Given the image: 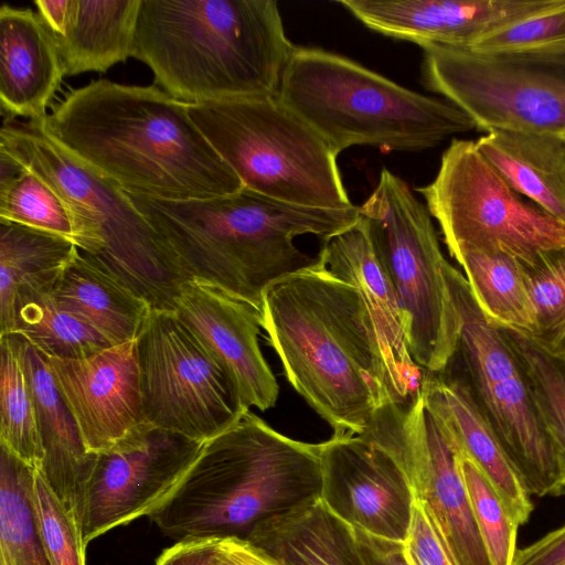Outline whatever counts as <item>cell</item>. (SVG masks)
Instances as JSON below:
<instances>
[{
    "mask_svg": "<svg viewBox=\"0 0 565 565\" xmlns=\"http://www.w3.org/2000/svg\"><path fill=\"white\" fill-rule=\"evenodd\" d=\"M174 307L225 366L246 408L266 411L276 404L279 386L258 341L260 309L199 277L183 282Z\"/></svg>",
    "mask_w": 565,
    "mask_h": 565,
    "instance_id": "obj_18",
    "label": "cell"
},
{
    "mask_svg": "<svg viewBox=\"0 0 565 565\" xmlns=\"http://www.w3.org/2000/svg\"><path fill=\"white\" fill-rule=\"evenodd\" d=\"M262 328L291 386L334 435H362L393 404L358 289L320 262L266 289Z\"/></svg>",
    "mask_w": 565,
    "mask_h": 565,
    "instance_id": "obj_2",
    "label": "cell"
},
{
    "mask_svg": "<svg viewBox=\"0 0 565 565\" xmlns=\"http://www.w3.org/2000/svg\"><path fill=\"white\" fill-rule=\"evenodd\" d=\"M319 448L327 509L353 529L404 543L415 498L393 455L366 434H333Z\"/></svg>",
    "mask_w": 565,
    "mask_h": 565,
    "instance_id": "obj_16",
    "label": "cell"
},
{
    "mask_svg": "<svg viewBox=\"0 0 565 565\" xmlns=\"http://www.w3.org/2000/svg\"><path fill=\"white\" fill-rule=\"evenodd\" d=\"M64 71L58 52L36 12L0 8V105L3 116L42 119Z\"/></svg>",
    "mask_w": 565,
    "mask_h": 565,
    "instance_id": "obj_24",
    "label": "cell"
},
{
    "mask_svg": "<svg viewBox=\"0 0 565 565\" xmlns=\"http://www.w3.org/2000/svg\"><path fill=\"white\" fill-rule=\"evenodd\" d=\"M203 444L147 424L113 450L97 455L85 492L84 544L157 511L175 491Z\"/></svg>",
    "mask_w": 565,
    "mask_h": 565,
    "instance_id": "obj_15",
    "label": "cell"
},
{
    "mask_svg": "<svg viewBox=\"0 0 565 565\" xmlns=\"http://www.w3.org/2000/svg\"><path fill=\"white\" fill-rule=\"evenodd\" d=\"M12 335L36 409L44 452L38 470L81 525L86 487L97 455L86 450L42 354L21 337Z\"/></svg>",
    "mask_w": 565,
    "mask_h": 565,
    "instance_id": "obj_22",
    "label": "cell"
},
{
    "mask_svg": "<svg viewBox=\"0 0 565 565\" xmlns=\"http://www.w3.org/2000/svg\"><path fill=\"white\" fill-rule=\"evenodd\" d=\"M447 284L460 319L459 373L529 495L564 492L553 444L522 371L499 326L477 303L463 275L447 263Z\"/></svg>",
    "mask_w": 565,
    "mask_h": 565,
    "instance_id": "obj_10",
    "label": "cell"
},
{
    "mask_svg": "<svg viewBox=\"0 0 565 565\" xmlns=\"http://www.w3.org/2000/svg\"><path fill=\"white\" fill-rule=\"evenodd\" d=\"M127 194L189 279L213 281L260 310L268 287L319 263L297 247L296 237L324 239L360 218V206H301L245 186L188 201Z\"/></svg>",
    "mask_w": 565,
    "mask_h": 565,
    "instance_id": "obj_3",
    "label": "cell"
},
{
    "mask_svg": "<svg viewBox=\"0 0 565 565\" xmlns=\"http://www.w3.org/2000/svg\"><path fill=\"white\" fill-rule=\"evenodd\" d=\"M404 546L411 565H456L439 540L424 508L416 501Z\"/></svg>",
    "mask_w": 565,
    "mask_h": 565,
    "instance_id": "obj_39",
    "label": "cell"
},
{
    "mask_svg": "<svg viewBox=\"0 0 565 565\" xmlns=\"http://www.w3.org/2000/svg\"><path fill=\"white\" fill-rule=\"evenodd\" d=\"M463 268L471 292L497 326L529 335L535 324L520 262L502 253L462 252L454 257Z\"/></svg>",
    "mask_w": 565,
    "mask_h": 565,
    "instance_id": "obj_29",
    "label": "cell"
},
{
    "mask_svg": "<svg viewBox=\"0 0 565 565\" xmlns=\"http://www.w3.org/2000/svg\"><path fill=\"white\" fill-rule=\"evenodd\" d=\"M154 565H212V542L180 541L162 551Z\"/></svg>",
    "mask_w": 565,
    "mask_h": 565,
    "instance_id": "obj_43",
    "label": "cell"
},
{
    "mask_svg": "<svg viewBox=\"0 0 565 565\" xmlns=\"http://www.w3.org/2000/svg\"><path fill=\"white\" fill-rule=\"evenodd\" d=\"M15 334L42 355L84 359L113 344L95 328L63 309L50 294L28 298L15 306L0 335Z\"/></svg>",
    "mask_w": 565,
    "mask_h": 565,
    "instance_id": "obj_30",
    "label": "cell"
},
{
    "mask_svg": "<svg viewBox=\"0 0 565 565\" xmlns=\"http://www.w3.org/2000/svg\"><path fill=\"white\" fill-rule=\"evenodd\" d=\"M34 471L0 446V565H51L35 510Z\"/></svg>",
    "mask_w": 565,
    "mask_h": 565,
    "instance_id": "obj_31",
    "label": "cell"
},
{
    "mask_svg": "<svg viewBox=\"0 0 565 565\" xmlns=\"http://www.w3.org/2000/svg\"><path fill=\"white\" fill-rule=\"evenodd\" d=\"M0 150L47 182L73 211L78 249L109 270L151 309L174 310L188 277L129 195L52 139L35 120L3 122Z\"/></svg>",
    "mask_w": 565,
    "mask_h": 565,
    "instance_id": "obj_7",
    "label": "cell"
},
{
    "mask_svg": "<svg viewBox=\"0 0 565 565\" xmlns=\"http://www.w3.org/2000/svg\"><path fill=\"white\" fill-rule=\"evenodd\" d=\"M319 444L287 437L255 413L205 441L149 519L180 542L247 539L262 521L320 498Z\"/></svg>",
    "mask_w": 565,
    "mask_h": 565,
    "instance_id": "obj_5",
    "label": "cell"
},
{
    "mask_svg": "<svg viewBox=\"0 0 565 565\" xmlns=\"http://www.w3.org/2000/svg\"><path fill=\"white\" fill-rule=\"evenodd\" d=\"M247 540L284 565H365L354 529L320 498L262 521Z\"/></svg>",
    "mask_w": 565,
    "mask_h": 565,
    "instance_id": "obj_27",
    "label": "cell"
},
{
    "mask_svg": "<svg viewBox=\"0 0 565 565\" xmlns=\"http://www.w3.org/2000/svg\"><path fill=\"white\" fill-rule=\"evenodd\" d=\"M141 0H35L64 75L104 73L134 54Z\"/></svg>",
    "mask_w": 565,
    "mask_h": 565,
    "instance_id": "obj_21",
    "label": "cell"
},
{
    "mask_svg": "<svg viewBox=\"0 0 565 565\" xmlns=\"http://www.w3.org/2000/svg\"><path fill=\"white\" fill-rule=\"evenodd\" d=\"M294 49L275 0H141L132 57L191 105L277 95Z\"/></svg>",
    "mask_w": 565,
    "mask_h": 565,
    "instance_id": "obj_4",
    "label": "cell"
},
{
    "mask_svg": "<svg viewBox=\"0 0 565 565\" xmlns=\"http://www.w3.org/2000/svg\"><path fill=\"white\" fill-rule=\"evenodd\" d=\"M500 329L515 354L553 444L565 489V362L545 353L525 334L504 327Z\"/></svg>",
    "mask_w": 565,
    "mask_h": 565,
    "instance_id": "obj_33",
    "label": "cell"
},
{
    "mask_svg": "<svg viewBox=\"0 0 565 565\" xmlns=\"http://www.w3.org/2000/svg\"><path fill=\"white\" fill-rule=\"evenodd\" d=\"M512 565H565V524L516 550Z\"/></svg>",
    "mask_w": 565,
    "mask_h": 565,
    "instance_id": "obj_41",
    "label": "cell"
},
{
    "mask_svg": "<svg viewBox=\"0 0 565 565\" xmlns=\"http://www.w3.org/2000/svg\"><path fill=\"white\" fill-rule=\"evenodd\" d=\"M0 446L31 468L42 465L36 409L12 334L0 335Z\"/></svg>",
    "mask_w": 565,
    "mask_h": 565,
    "instance_id": "obj_32",
    "label": "cell"
},
{
    "mask_svg": "<svg viewBox=\"0 0 565 565\" xmlns=\"http://www.w3.org/2000/svg\"><path fill=\"white\" fill-rule=\"evenodd\" d=\"M42 356L89 454L113 450L148 424L137 339L84 359Z\"/></svg>",
    "mask_w": 565,
    "mask_h": 565,
    "instance_id": "obj_17",
    "label": "cell"
},
{
    "mask_svg": "<svg viewBox=\"0 0 565 565\" xmlns=\"http://www.w3.org/2000/svg\"><path fill=\"white\" fill-rule=\"evenodd\" d=\"M277 95L337 156L353 146L422 151L477 129L447 99L418 94L322 49L295 46Z\"/></svg>",
    "mask_w": 565,
    "mask_h": 565,
    "instance_id": "obj_6",
    "label": "cell"
},
{
    "mask_svg": "<svg viewBox=\"0 0 565 565\" xmlns=\"http://www.w3.org/2000/svg\"><path fill=\"white\" fill-rule=\"evenodd\" d=\"M426 87L452 103L480 131L565 135V52L487 55L422 47Z\"/></svg>",
    "mask_w": 565,
    "mask_h": 565,
    "instance_id": "obj_12",
    "label": "cell"
},
{
    "mask_svg": "<svg viewBox=\"0 0 565 565\" xmlns=\"http://www.w3.org/2000/svg\"><path fill=\"white\" fill-rule=\"evenodd\" d=\"M520 265L535 316L534 329L526 337L565 362V247L543 252Z\"/></svg>",
    "mask_w": 565,
    "mask_h": 565,
    "instance_id": "obj_35",
    "label": "cell"
},
{
    "mask_svg": "<svg viewBox=\"0 0 565 565\" xmlns=\"http://www.w3.org/2000/svg\"><path fill=\"white\" fill-rule=\"evenodd\" d=\"M34 503L40 532L51 565H86L81 525L50 488L41 472L34 471Z\"/></svg>",
    "mask_w": 565,
    "mask_h": 565,
    "instance_id": "obj_38",
    "label": "cell"
},
{
    "mask_svg": "<svg viewBox=\"0 0 565 565\" xmlns=\"http://www.w3.org/2000/svg\"><path fill=\"white\" fill-rule=\"evenodd\" d=\"M0 222H10L79 243L78 222L60 194L33 171L21 166L0 180Z\"/></svg>",
    "mask_w": 565,
    "mask_h": 565,
    "instance_id": "obj_34",
    "label": "cell"
},
{
    "mask_svg": "<svg viewBox=\"0 0 565 565\" xmlns=\"http://www.w3.org/2000/svg\"><path fill=\"white\" fill-rule=\"evenodd\" d=\"M360 215L406 316L414 361L426 373L444 372L458 349L460 319L427 206L383 168Z\"/></svg>",
    "mask_w": 565,
    "mask_h": 565,
    "instance_id": "obj_9",
    "label": "cell"
},
{
    "mask_svg": "<svg viewBox=\"0 0 565 565\" xmlns=\"http://www.w3.org/2000/svg\"><path fill=\"white\" fill-rule=\"evenodd\" d=\"M365 565H411L404 543L354 529Z\"/></svg>",
    "mask_w": 565,
    "mask_h": 565,
    "instance_id": "obj_42",
    "label": "cell"
},
{
    "mask_svg": "<svg viewBox=\"0 0 565 565\" xmlns=\"http://www.w3.org/2000/svg\"><path fill=\"white\" fill-rule=\"evenodd\" d=\"M466 49L487 55L565 52V1L553 10L493 31Z\"/></svg>",
    "mask_w": 565,
    "mask_h": 565,
    "instance_id": "obj_37",
    "label": "cell"
},
{
    "mask_svg": "<svg viewBox=\"0 0 565 565\" xmlns=\"http://www.w3.org/2000/svg\"><path fill=\"white\" fill-rule=\"evenodd\" d=\"M565 0H340L367 29L420 47L466 49L482 36Z\"/></svg>",
    "mask_w": 565,
    "mask_h": 565,
    "instance_id": "obj_20",
    "label": "cell"
},
{
    "mask_svg": "<svg viewBox=\"0 0 565 565\" xmlns=\"http://www.w3.org/2000/svg\"><path fill=\"white\" fill-rule=\"evenodd\" d=\"M416 190L452 257L502 253L530 263L543 252L565 247V223L514 191L476 141L452 139L435 179Z\"/></svg>",
    "mask_w": 565,
    "mask_h": 565,
    "instance_id": "obj_11",
    "label": "cell"
},
{
    "mask_svg": "<svg viewBox=\"0 0 565 565\" xmlns=\"http://www.w3.org/2000/svg\"><path fill=\"white\" fill-rule=\"evenodd\" d=\"M77 249L67 238L0 222V330L18 303L51 294Z\"/></svg>",
    "mask_w": 565,
    "mask_h": 565,
    "instance_id": "obj_28",
    "label": "cell"
},
{
    "mask_svg": "<svg viewBox=\"0 0 565 565\" xmlns=\"http://www.w3.org/2000/svg\"><path fill=\"white\" fill-rule=\"evenodd\" d=\"M425 405L458 449L490 481L511 518L522 525L533 510L524 490L461 374L426 373L419 390Z\"/></svg>",
    "mask_w": 565,
    "mask_h": 565,
    "instance_id": "obj_23",
    "label": "cell"
},
{
    "mask_svg": "<svg viewBox=\"0 0 565 565\" xmlns=\"http://www.w3.org/2000/svg\"><path fill=\"white\" fill-rule=\"evenodd\" d=\"M137 352L148 424L205 443L250 411L225 366L175 310L151 309Z\"/></svg>",
    "mask_w": 565,
    "mask_h": 565,
    "instance_id": "obj_13",
    "label": "cell"
},
{
    "mask_svg": "<svg viewBox=\"0 0 565 565\" xmlns=\"http://www.w3.org/2000/svg\"><path fill=\"white\" fill-rule=\"evenodd\" d=\"M189 113L243 186L301 206H354L338 156L278 95L189 104Z\"/></svg>",
    "mask_w": 565,
    "mask_h": 565,
    "instance_id": "obj_8",
    "label": "cell"
},
{
    "mask_svg": "<svg viewBox=\"0 0 565 565\" xmlns=\"http://www.w3.org/2000/svg\"><path fill=\"white\" fill-rule=\"evenodd\" d=\"M212 565H284L247 539H211Z\"/></svg>",
    "mask_w": 565,
    "mask_h": 565,
    "instance_id": "obj_40",
    "label": "cell"
},
{
    "mask_svg": "<svg viewBox=\"0 0 565 565\" xmlns=\"http://www.w3.org/2000/svg\"><path fill=\"white\" fill-rule=\"evenodd\" d=\"M41 128L122 191L164 201L226 195L243 188L190 116L159 86L94 81L53 105Z\"/></svg>",
    "mask_w": 565,
    "mask_h": 565,
    "instance_id": "obj_1",
    "label": "cell"
},
{
    "mask_svg": "<svg viewBox=\"0 0 565 565\" xmlns=\"http://www.w3.org/2000/svg\"><path fill=\"white\" fill-rule=\"evenodd\" d=\"M460 468L477 526L492 565H512L520 525L508 513L490 481L461 451Z\"/></svg>",
    "mask_w": 565,
    "mask_h": 565,
    "instance_id": "obj_36",
    "label": "cell"
},
{
    "mask_svg": "<svg viewBox=\"0 0 565 565\" xmlns=\"http://www.w3.org/2000/svg\"><path fill=\"white\" fill-rule=\"evenodd\" d=\"M476 146L514 191L565 223V135L493 129Z\"/></svg>",
    "mask_w": 565,
    "mask_h": 565,
    "instance_id": "obj_25",
    "label": "cell"
},
{
    "mask_svg": "<svg viewBox=\"0 0 565 565\" xmlns=\"http://www.w3.org/2000/svg\"><path fill=\"white\" fill-rule=\"evenodd\" d=\"M318 258L358 289L377 339L392 403L415 398L426 372L412 356L406 316L361 215L351 227L322 239Z\"/></svg>",
    "mask_w": 565,
    "mask_h": 565,
    "instance_id": "obj_19",
    "label": "cell"
},
{
    "mask_svg": "<svg viewBox=\"0 0 565 565\" xmlns=\"http://www.w3.org/2000/svg\"><path fill=\"white\" fill-rule=\"evenodd\" d=\"M50 295L113 345L136 340L151 311L146 299L79 249Z\"/></svg>",
    "mask_w": 565,
    "mask_h": 565,
    "instance_id": "obj_26",
    "label": "cell"
},
{
    "mask_svg": "<svg viewBox=\"0 0 565 565\" xmlns=\"http://www.w3.org/2000/svg\"><path fill=\"white\" fill-rule=\"evenodd\" d=\"M404 470L415 501L428 515L456 565H492L460 468V450L418 395L383 407L364 433Z\"/></svg>",
    "mask_w": 565,
    "mask_h": 565,
    "instance_id": "obj_14",
    "label": "cell"
}]
</instances>
